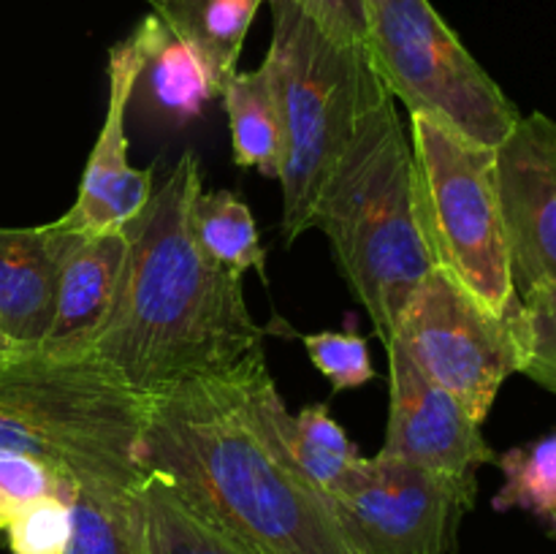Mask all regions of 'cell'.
<instances>
[{
    "label": "cell",
    "mask_w": 556,
    "mask_h": 554,
    "mask_svg": "<svg viewBox=\"0 0 556 554\" xmlns=\"http://www.w3.org/2000/svg\"><path fill=\"white\" fill-rule=\"evenodd\" d=\"M264 345L223 373L144 396L139 459L193 514L255 554H353L329 498L275 449L253 407Z\"/></svg>",
    "instance_id": "6da1fadb"
},
{
    "label": "cell",
    "mask_w": 556,
    "mask_h": 554,
    "mask_svg": "<svg viewBox=\"0 0 556 554\" xmlns=\"http://www.w3.org/2000/svg\"><path fill=\"white\" fill-rule=\"evenodd\" d=\"M201 188L199 158L182 152L125 226L117 299L90 356L139 396L223 373L264 340L244 302L242 275L212 264L190 234Z\"/></svg>",
    "instance_id": "7a4b0ae2"
},
{
    "label": "cell",
    "mask_w": 556,
    "mask_h": 554,
    "mask_svg": "<svg viewBox=\"0 0 556 554\" xmlns=\"http://www.w3.org/2000/svg\"><path fill=\"white\" fill-rule=\"evenodd\" d=\"M313 228L329 237L342 277L389 345L407 299L438 264L418 221L410 130L383 85L320 193Z\"/></svg>",
    "instance_id": "3957f363"
},
{
    "label": "cell",
    "mask_w": 556,
    "mask_h": 554,
    "mask_svg": "<svg viewBox=\"0 0 556 554\" xmlns=\"http://www.w3.org/2000/svg\"><path fill=\"white\" fill-rule=\"evenodd\" d=\"M269 5L271 41L264 65L286 125L282 239L293 244L313 228L320 193L383 81L367 49L331 41L291 0Z\"/></svg>",
    "instance_id": "277c9868"
},
{
    "label": "cell",
    "mask_w": 556,
    "mask_h": 554,
    "mask_svg": "<svg viewBox=\"0 0 556 554\" xmlns=\"http://www.w3.org/2000/svg\"><path fill=\"white\" fill-rule=\"evenodd\" d=\"M0 413L36 435L76 483L144 481L136 459L144 396L119 383L90 353H14L0 367Z\"/></svg>",
    "instance_id": "5b68a950"
},
{
    "label": "cell",
    "mask_w": 556,
    "mask_h": 554,
    "mask_svg": "<svg viewBox=\"0 0 556 554\" xmlns=\"http://www.w3.org/2000/svg\"><path fill=\"white\" fill-rule=\"evenodd\" d=\"M416 201L434 264L456 277L492 313L519 307L494 174V147L467 139L427 114H410Z\"/></svg>",
    "instance_id": "8992f818"
},
{
    "label": "cell",
    "mask_w": 556,
    "mask_h": 554,
    "mask_svg": "<svg viewBox=\"0 0 556 554\" xmlns=\"http://www.w3.org/2000/svg\"><path fill=\"white\" fill-rule=\"evenodd\" d=\"M367 54L391 98L478 144L497 147L519 109L429 0H364Z\"/></svg>",
    "instance_id": "52a82bcc"
},
{
    "label": "cell",
    "mask_w": 556,
    "mask_h": 554,
    "mask_svg": "<svg viewBox=\"0 0 556 554\" xmlns=\"http://www.w3.org/2000/svg\"><path fill=\"white\" fill-rule=\"evenodd\" d=\"M429 380L486 421L500 386L519 373L514 315L492 313L451 272L432 266L407 299L394 340Z\"/></svg>",
    "instance_id": "ba28073f"
},
{
    "label": "cell",
    "mask_w": 556,
    "mask_h": 554,
    "mask_svg": "<svg viewBox=\"0 0 556 554\" xmlns=\"http://www.w3.org/2000/svg\"><path fill=\"white\" fill-rule=\"evenodd\" d=\"M329 503L353 554H445L476 503V478L362 456Z\"/></svg>",
    "instance_id": "9c48e42d"
},
{
    "label": "cell",
    "mask_w": 556,
    "mask_h": 554,
    "mask_svg": "<svg viewBox=\"0 0 556 554\" xmlns=\"http://www.w3.org/2000/svg\"><path fill=\"white\" fill-rule=\"evenodd\" d=\"M494 174L516 293L556 286V119L519 117L494 147Z\"/></svg>",
    "instance_id": "30bf717a"
},
{
    "label": "cell",
    "mask_w": 556,
    "mask_h": 554,
    "mask_svg": "<svg viewBox=\"0 0 556 554\" xmlns=\"http://www.w3.org/2000/svg\"><path fill=\"white\" fill-rule=\"evenodd\" d=\"M141 65H144V38L139 27H134L128 38L109 49V98L101 134L87 158L76 201L65 215L52 221L54 228L79 234L123 231L150 201L155 190L152 174L130 166L128 136H125V114Z\"/></svg>",
    "instance_id": "8fae6325"
},
{
    "label": "cell",
    "mask_w": 556,
    "mask_h": 554,
    "mask_svg": "<svg viewBox=\"0 0 556 554\" xmlns=\"http://www.w3.org/2000/svg\"><path fill=\"white\" fill-rule=\"evenodd\" d=\"M391 375V407L386 443L378 454L410 462L454 478H476V470L497 462L467 407L429 380L396 342L386 345Z\"/></svg>",
    "instance_id": "7c38bea8"
},
{
    "label": "cell",
    "mask_w": 556,
    "mask_h": 554,
    "mask_svg": "<svg viewBox=\"0 0 556 554\" xmlns=\"http://www.w3.org/2000/svg\"><path fill=\"white\" fill-rule=\"evenodd\" d=\"M54 228V226H52ZM60 234L58 304L47 340L36 351L49 356H81L90 353L117 299L128 237L123 231Z\"/></svg>",
    "instance_id": "4fadbf2b"
},
{
    "label": "cell",
    "mask_w": 556,
    "mask_h": 554,
    "mask_svg": "<svg viewBox=\"0 0 556 554\" xmlns=\"http://www.w3.org/2000/svg\"><path fill=\"white\" fill-rule=\"evenodd\" d=\"M60 234L52 223L0 228V335L16 353L47 340L58 304Z\"/></svg>",
    "instance_id": "5bb4252c"
},
{
    "label": "cell",
    "mask_w": 556,
    "mask_h": 554,
    "mask_svg": "<svg viewBox=\"0 0 556 554\" xmlns=\"http://www.w3.org/2000/svg\"><path fill=\"white\" fill-rule=\"evenodd\" d=\"M144 38V65H141L136 92H147V101L174 123L195 117L212 96H217L204 60L190 43H185L172 27L155 14L139 22Z\"/></svg>",
    "instance_id": "9a60e30c"
},
{
    "label": "cell",
    "mask_w": 556,
    "mask_h": 554,
    "mask_svg": "<svg viewBox=\"0 0 556 554\" xmlns=\"http://www.w3.org/2000/svg\"><path fill=\"white\" fill-rule=\"evenodd\" d=\"M172 33L199 52L217 96L237 74L250 25L266 0H144Z\"/></svg>",
    "instance_id": "2e32d148"
},
{
    "label": "cell",
    "mask_w": 556,
    "mask_h": 554,
    "mask_svg": "<svg viewBox=\"0 0 556 554\" xmlns=\"http://www.w3.org/2000/svg\"><path fill=\"white\" fill-rule=\"evenodd\" d=\"M220 96L231 130L233 163L280 182L286 166V125L269 68L261 63L255 71H237Z\"/></svg>",
    "instance_id": "e0dca14e"
},
{
    "label": "cell",
    "mask_w": 556,
    "mask_h": 554,
    "mask_svg": "<svg viewBox=\"0 0 556 554\" xmlns=\"http://www.w3.org/2000/svg\"><path fill=\"white\" fill-rule=\"evenodd\" d=\"M141 483H76L71 500V541L65 554H147Z\"/></svg>",
    "instance_id": "ac0fdd59"
},
{
    "label": "cell",
    "mask_w": 556,
    "mask_h": 554,
    "mask_svg": "<svg viewBox=\"0 0 556 554\" xmlns=\"http://www.w3.org/2000/svg\"><path fill=\"white\" fill-rule=\"evenodd\" d=\"M269 421L296 470L326 498L342 487L362 459L345 429L329 416L326 405H309L299 416H291L280 391H275L269 396Z\"/></svg>",
    "instance_id": "d6986e66"
},
{
    "label": "cell",
    "mask_w": 556,
    "mask_h": 554,
    "mask_svg": "<svg viewBox=\"0 0 556 554\" xmlns=\"http://www.w3.org/2000/svg\"><path fill=\"white\" fill-rule=\"evenodd\" d=\"M190 234L212 264L266 280V250L250 206L233 190H199L190 206Z\"/></svg>",
    "instance_id": "ffe728a7"
},
{
    "label": "cell",
    "mask_w": 556,
    "mask_h": 554,
    "mask_svg": "<svg viewBox=\"0 0 556 554\" xmlns=\"http://www.w3.org/2000/svg\"><path fill=\"white\" fill-rule=\"evenodd\" d=\"M141 500L147 516V554H255L193 514L161 473H147Z\"/></svg>",
    "instance_id": "44dd1931"
},
{
    "label": "cell",
    "mask_w": 556,
    "mask_h": 554,
    "mask_svg": "<svg viewBox=\"0 0 556 554\" xmlns=\"http://www.w3.org/2000/svg\"><path fill=\"white\" fill-rule=\"evenodd\" d=\"M497 465L505 483L494 508H525L556 527V435L505 451Z\"/></svg>",
    "instance_id": "7402d4cb"
},
{
    "label": "cell",
    "mask_w": 556,
    "mask_h": 554,
    "mask_svg": "<svg viewBox=\"0 0 556 554\" xmlns=\"http://www.w3.org/2000/svg\"><path fill=\"white\" fill-rule=\"evenodd\" d=\"M68 467L22 451H0V530L43 498H74Z\"/></svg>",
    "instance_id": "603a6c76"
},
{
    "label": "cell",
    "mask_w": 556,
    "mask_h": 554,
    "mask_svg": "<svg viewBox=\"0 0 556 554\" xmlns=\"http://www.w3.org/2000/svg\"><path fill=\"white\" fill-rule=\"evenodd\" d=\"M514 329L519 373L556 394V286H538L519 297Z\"/></svg>",
    "instance_id": "cb8c5ba5"
},
{
    "label": "cell",
    "mask_w": 556,
    "mask_h": 554,
    "mask_svg": "<svg viewBox=\"0 0 556 554\" xmlns=\"http://www.w3.org/2000/svg\"><path fill=\"white\" fill-rule=\"evenodd\" d=\"M302 342L309 353V362L329 378L334 391L358 389L375 378L367 340L353 331H318V335H304Z\"/></svg>",
    "instance_id": "d4e9b609"
},
{
    "label": "cell",
    "mask_w": 556,
    "mask_h": 554,
    "mask_svg": "<svg viewBox=\"0 0 556 554\" xmlns=\"http://www.w3.org/2000/svg\"><path fill=\"white\" fill-rule=\"evenodd\" d=\"M71 500L43 498L22 511L9 527L5 541L11 554H65L71 541Z\"/></svg>",
    "instance_id": "484cf974"
},
{
    "label": "cell",
    "mask_w": 556,
    "mask_h": 554,
    "mask_svg": "<svg viewBox=\"0 0 556 554\" xmlns=\"http://www.w3.org/2000/svg\"><path fill=\"white\" fill-rule=\"evenodd\" d=\"M331 41L367 49V9L364 0H291Z\"/></svg>",
    "instance_id": "4316f807"
},
{
    "label": "cell",
    "mask_w": 556,
    "mask_h": 554,
    "mask_svg": "<svg viewBox=\"0 0 556 554\" xmlns=\"http://www.w3.org/2000/svg\"><path fill=\"white\" fill-rule=\"evenodd\" d=\"M0 451H22V454H33V456H41V459L58 462L52 456V451H49L47 445L36 438V435L27 432L20 421L3 416V413H0Z\"/></svg>",
    "instance_id": "83f0119b"
},
{
    "label": "cell",
    "mask_w": 556,
    "mask_h": 554,
    "mask_svg": "<svg viewBox=\"0 0 556 554\" xmlns=\"http://www.w3.org/2000/svg\"><path fill=\"white\" fill-rule=\"evenodd\" d=\"M14 353H16V351H14V348H11V345H9V342H5V337H3V335H0V367H3V364H5V362H9V358H11V356H14Z\"/></svg>",
    "instance_id": "f1b7e54d"
}]
</instances>
